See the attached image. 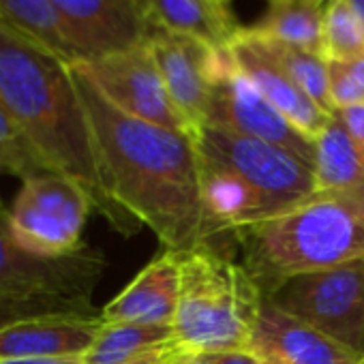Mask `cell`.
<instances>
[{"label": "cell", "mask_w": 364, "mask_h": 364, "mask_svg": "<svg viewBox=\"0 0 364 364\" xmlns=\"http://www.w3.org/2000/svg\"><path fill=\"white\" fill-rule=\"evenodd\" d=\"M173 364H215L213 362V355L210 353H187L182 351Z\"/></svg>", "instance_id": "4dcf8cb0"}, {"label": "cell", "mask_w": 364, "mask_h": 364, "mask_svg": "<svg viewBox=\"0 0 364 364\" xmlns=\"http://www.w3.org/2000/svg\"><path fill=\"white\" fill-rule=\"evenodd\" d=\"M0 103L48 171L82 185L114 230L135 234L107 198L73 69L0 22Z\"/></svg>", "instance_id": "7a4b0ae2"}, {"label": "cell", "mask_w": 364, "mask_h": 364, "mask_svg": "<svg viewBox=\"0 0 364 364\" xmlns=\"http://www.w3.org/2000/svg\"><path fill=\"white\" fill-rule=\"evenodd\" d=\"M71 67H75L112 105L124 114L173 131L193 133L189 122L169 99L148 41L137 48L82 60Z\"/></svg>", "instance_id": "9c48e42d"}, {"label": "cell", "mask_w": 364, "mask_h": 364, "mask_svg": "<svg viewBox=\"0 0 364 364\" xmlns=\"http://www.w3.org/2000/svg\"><path fill=\"white\" fill-rule=\"evenodd\" d=\"M245 33L253 37L323 112L334 114L330 92H328V63L321 54L309 52L296 46H287L281 41H272L266 37H257L249 28H245Z\"/></svg>", "instance_id": "7402d4cb"}, {"label": "cell", "mask_w": 364, "mask_h": 364, "mask_svg": "<svg viewBox=\"0 0 364 364\" xmlns=\"http://www.w3.org/2000/svg\"><path fill=\"white\" fill-rule=\"evenodd\" d=\"M180 296V266L173 251L154 257L114 300L101 309L103 323L171 326Z\"/></svg>", "instance_id": "2e32d148"}, {"label": "cell", "mask_w": 364, "mask_h": 364, "mask_svg": "<svg viewBox=\"0 0 364 364\" xmlns=\"http://www.w3.org/2000/svg\"><path fill=\"white\" fill-rule=\"evenodd\" d=\"M210 355L215 364H262L255 351H221Z\"/></svg>", "instance_id": "f1b7e54d"}, {"label": "cell", "mask_w": 364, "mask_h": 364, "mask_svg": "<svg viewBox=\"0 0 364 364\" xmlns=\"http://www.w3.org/2000/svg\"><path fill=\"white\" fill-rule=\"evenodd\" d=\"M144 9L150 31L200 39L217 48L230 46L242 28L234 14L215 0H144Z\"/></svg>", "instance_id": "e0dca14e"}, {"label": "cell", "mask_w": 364, "mask_h": 364, "mask_svg": "<svg viewBox=\"0 0 364 364\" xmlns=\"http://www.w3.org/2000/svg\"><path fill=\"white\" fill-rule=\"evenodd\" d=\"M328 63V92L334 112L364 105V56Z\"/></svg>", "instance_id": "d4e9b609"}, {"label": "cell", "mask_w": 364, "mask_h": 364, "mask_svg": "<svg viewBox=\"0 0 364 364\" xmlns=\"http://www.w3.org/2000/svg\"><path fill=\"white\" fill-rule=\"evenodd\" d=\"M71 313H90V306L52 300V298H0V330L9 323L43 317V315H71Z\"/></svg>", "instance_id": "484cf974"}, {"label": "cell", "mask_w": 364, "mask_h": 364, "mask_svg": "<svg viewBox=\"0 0 364 364\" xmlns=\"http://www.w3.org/2000/svg\"><path fill=\"white\" fill-rule=\"evenodd\" d=\"M326 3L328 0H268L266 14L249 31L257 37L321 54Z\"/></svg>", "instance_id": "d6986e66"}, {"label": "cell", "mask_w": 364, "mask_h": 364, "mask_svg": "<svg viewBox=\"0 0 364 364\" xmlns=\"http://www.w3.org/2000/svg\"><path fill=\"white\" fill-rule=\"evenodd\" d=\"M146 41L169 99L189 122L191 131H196L206 122L213 88L225 63L228 46L217 48L200 39L169 35L163 31H150Z\"/></svg>", "instance_id": "8fae6325"}, {"label": "cell", "mask_w": 364, "mask_h": 364, "mask_svg": "<svg viewBox=\"0 0 364 364\" xmlns=\"http://www.w3.org/2000/svg\"><path fill=\"white\" fill-rule=\"evenodd\" d=\"M236 67L247 75V80L304 135L317 139L328 127L334 114L323 112L289 75L287 71L253 39L238 31L230 43Z\"/></svg>", "instance_id": "4fadbf2b"}, {"label": "cell", "mask_w": 364, "mask_h": 364, "mask_svg": "<svg viewBox=\"0 0 364 364\" xmlns=\"http://www.w3.org/2000/svg\"><path fill=\"white\" fill-rule=\"evenodd\" d=\"M321 54L326 60L364 56V26L347 0H328L326 3Z\"/></svg>", "instance_id": "603a6c76"}, {"label": "cell", "mask_w": 364, "mask_h": 364, "mask_svg": "<svg viewBox=\"0 0 364 364\" xmlns=\"http://www.w3.org/2000/svg\"><path fill=\"white\" fill-rule=\"evenodd\" d=\"M171 343H176L171 326L103 323L97 341L84 353V364H127Z\"/></svg>", "instance_id": "44dd1931"}, {"label": "cell", "mask_w": 364, "mask_h": 364, "mask_svg": "<svg viewBox=\"0 0 364 364\" xmlns=\"http://www.w3.org/2000/svg\"><path fill=\"white\" fill-rule=\"evenodd\" d=\"M257 355H259L262 364H289V362H285V360H281L277 355H270V353H257Z\"/></svg>", "instance_id": "d6a6232c"}, {"label": "cell", "mask_w": 364, "mask_h": 364, "mask_svg": "<svg viewBox=\"0 0 364 364\" xmlns=\"http://www.w3.org/2000/svg\"><path fill=\"white\" fill-rule=\"evenodd\" d=\"M268 300L291 317L364 353V262L300 274Z\"/></svg>", "instance_id": "52a82bcc"}, {"label": "cell", "mask_w": 364, "mask_h": 364, "mask_svg": "<svg viewBox=\"0 0 364 364\" xmlns=\"http://www.w3.org/2000/svg\"><path fill=\"white\" fill-rule=\"evenodd\" d=\"M0 22L65 63H80L71 33L50 0H0Z\"/></svg>", "instance_id": "ac0fdd59"}, {"label": "cell", "mask_w": 364, "mask_h": 364, "mask_svg": "<svg viewBox=\"0 0 364 364\" xmlns=\"http://www.w3.org/2000/svg\"><path fill=\"white\" fill-rule=\"evenodd\" d=\"M180 353H182V349L178 347V343H171V345L154 349V351H150L133 362H127V364H173Z\"/></svg>", "instance_id": "83f0119b"}, {"label": "cell", "mask_w": 364, "mask_h": 364, "mask_svg": "<svg viewBox=\"0 0 364 364\" xmlns=\"http://www.w3.org/2000/svg\"><path fill=\"white\" fill-rule=\"evenodd\" d=\"M0 173L16 176L22 182L39 173H48L3 103H0Z\"/></svg>", "instance_id": "cb8c5ba5"}, {"label": "cell", "mask_w": 364, "mask_h": 364, "mask_svg": "<svg viewBox=\"0 0 364 364\" xmlns=\"http://www.w3.org/2000/svg\"><path fill=\"white\" fill-rule=\"evenodd\" d=\"M176 255L180 296L171 330L178 347L187 353L253 351L266 296L249 270L210 245Z\"/></svg>", "instance_id": "277c9868"}, {"label": "cell", "mask_w": 364, "mask_h": 364, "mask_svg": "<svg viewBox=\"0 0 364 364\" xmlns=\"http://www.w3.org/2000/svg\"><path fill=\"white\" fill-rule=\"evenodd\" d=\"M101 182L118 213L137 232L152 230L165 251L185 253L219 238L202 200L200 154L193 133L129 116L112 105L75 67Z\"/></svg>", "instance_id": "6da1fadb"}, {"label": "cell", "mask_w": 364, "mask_h": 364, "mask_svg": "<svg viewBox=\"0 0 364 364\" xmlns=\"http://www.w3.org/2000/svg\"><path fill=\"white\" fill-rule=\"evenodd\" d=\"M90 210L88 191L63 173H39L22 182L11 208H7L9 232L24 249L65 257L82 251V234Z\"/></svg>", "instance_id": "5b68a950"}, {"label": "cell", "mask_w": 364, "mask_h": 364, "mask_svg": "<svg viewBox=\"0 0 364 364\" xmlns=\"http://www.w3.org/2000/svg\"><path fill=\"white\" fill-rule=\"evenodd\" d=\"M238 135L281 146L315 169V139L298 131L236 67L228 46L225 63L217 75L206 122Z\"/></svg>", "instance_id": "30bf717a"}, {"label": "cell", "mask_w": 364, "mask_h": 364, "mask_svg": "<svg viewBox=\"0 0 364 364\" xmlns=\"http://www.w3.org/2000/svg\"><path fill=\"white\" fill-rule=\"evenodd\" d=\"M336 118L343 122L351 144H353V150L364 167V105H358V107H347V109H338L334 112Z\"/></svg>", "instance_id": "4316f807"}, {"label": "cell", "mask_w": 364, "mask_h": 364, "mask_svg": "<svg viewBox=\"0 0 364 364\" xmlns=\"http://www.w3.org/2000/svg\"><path fill=\"white\" fill-rule=\"evenodd\" d=\"M347 3L351 5V9L355 11L358 20H360L362 26H364V0H347Z\"/></svg>", "instance_id": "1f68e13d"}, {"label": "cell", "mask_w": 364, "mask_h": 364, "mask_svg": "<svg viewBox=\"0 0 364 364\" xmlns=\"http://www.w3.org/2000/svg\"><path fill=\"white\" fill-rule=\"evenodd\" d=\"M80 52V63L141 46L150 35L144 0H50Z\"/></svg>", "instance_id": "7c38bea8"}, {"label": "cell", "mask_w": 364, "mask_h": 364, "mask_svg": "<svg viewBox=\"0 0 364 364\" xmlns=\"http://www.w3.org/2000/svg\"><path fill=\"white\" fill-rule=\"evenodd\" d=\"M101 328V315L92 313L43 315L9 323L0 330V362L84 355Z\"/></svg>", "instance_id": "5bb4252c"}, {"label": "cell", "mask_w": 364, "mask_h": 364, "mask_svg": "<svg viewBox=\"0 0 364 364\" xmlns=\"http://www.w3.org/2000/svg\"><path fill=\"white\" fill-rule=\"evenodd\" d=\"M193 139L202 156L225 165L262 196L272 215L317 191L315 169L281 146L213 124L198 127Z\"/></svg>", "instance_id": "8992f818"}, {"label": "cell", "mask_w": 364, "mask_h": 364, "mask_svg": "<svg viewBox=\"0 0 364 364\" xmlns=\"http://www.w3.org/2000/svg\"><path fill=\"white\" fill-rule=\"evenodd\" d=\"M315 180L317 191H360L364 193V167L343 122L332 116L315 139Z\"/></svg>", "instance_id": "ffe728a7"}, {"label": "cell", "mask_w": 364, "mask_h": 364, "mask_svg": "<svg viewBox=\"0 0 364 364\" xmlns=\"http://www.w3.org/2000/svg\"><path fill=\"white\" fill-rule=\"evenodd\" d=\"M0 364H84V355H65V358H31V360H3Z\"/></svg>", "instance_id": "f546056e"}, {"label": "cell", "mask_w": 364, "mask_h": 364, "mask_svg": "<svg viewBox=\"0 0 364 364\" xmlns=\"http://www.w3.org/2000/svg\"><path fill=\"white\" fill-rule=\"evenodd\" d=\"M234 238L242 266L268 298L294 277L364 262V193L315 191Z\"/></svg>", "instance_id": "3957f363"}, {"label": "cell", "mask_w": 364, "mask_h": 364, "mask_svg": "<svg viewBox=\"0 0 364 364\" xmlns=\"http://www.w3.org/2000/svg\"><path fill=\"white\" fill-rule=\"evenodd\" d=\"M101 262L86 249L65 255H37L9 232L7 208L0 202V298H52L88 306V294Z\"/></svg>", "instance_id": "ba28073f"}, {"label": "cell", "mask_w": 364, "mask_h": 364, "mask_svg": "<svg viewBox=\"0 0 364 364\" xmlns=\"http://www.w3.org/2000/svg\"><path fill=\"white\" fill-rule=\"evenodd\" d=\"M253 351L277 355L289 364H364V353L291 317L268 298L262 304Z\"/></svg>", "instance_id": "9a60e30c"}, {"label": "cell", "mask_w": 364, "mask_h": 364, "mask_svg": "<svg viewBox=\"0 0 364 364\" xmlns=\"http://www.w3.org/2000/svg\"><path fill=\"white\" fill-rule=\"evenodd\" d=\"M215 3H217L219 7H223V9L232 11V0H215Z\"/></svg>", "instance_id": "836d02e7"}]
</instances>
